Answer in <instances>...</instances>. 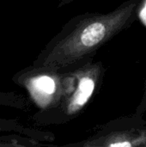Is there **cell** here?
<instances>
[{
  "label": "cell",
  "instance_id": "277c9868",
  "mask_svg": "<svg viewBox=\"0 0 146 147\" xmlns=\"http://www.w3.org/2000/svg\"><path fill=\"white\" fill-rule=\"evenodd\" d=\"M48 68V73L35 76L28 83L32 96L42 108L59 104L63 94V73L58 72L59 69Z\"/></svg>",
  "mask_w": 146,
  "mask_h": 147
},
{
  "label": "cell",
  "instance_id": "7a4b0ae2",
  "mask_svg": "<svg viewBox=\"0 0 146 147\" xmlns=\"http://www.w3.org/2000/svg\"><path fill=\"white\" fill-rule=\"evenodd\" d=\"M104 73L103 65L90 59L63 73V94L59 104L66 117H74L84 109L97 91Z\"/></svg>",
  "mask_w": 146,
  "mask_h": 147
},
{
  "label": "cell",
  "instance_id": "5b68a950",
  "mask_svg": "<svg viewBox=\"0 0 146 147\" xmlns=\"http://www.w3.org/2000/svg\"><path fill=\"white\" fill-rule=\"evenodd\" d=\"M146 112V77H145V82L144 84V90H143V95L141 97L140 102H139V105L137 106V109L135 110V115L139 116V117H143V115H145Z\"/></svg>",
  "mask_w": 146,
  "mask_h": 147
},
{
  "label": "cell",
  "instance_id": "8992f818",
  "mask_svg": "<svg viewBox=\"0 0 146 147\" xmlns=\"http://www.w3.org/2000/svg\"><path fill=\"white\" fill-rule=\"evenodd\" d=\"M75 1H79V0H61V3L63 4H65V3L67 4V3H71Z\"/></svg>",
  "mask_w": 146,
  "mask_h": 147
},
{
  "label": "cell",
  "instance_id": "52a82bcc",
  "mask_svg": "<svg viewBox=\"0 0 146 147\" xmlns=\"http://www.w3.org/2000/svg\"><path fill=\"white\" fill-rule=\"evenodd\" d=\"M144 147H146V141H145V146Z\"/></svg>",
  "mask_w": 146,
  "mask_h": 147
},
{
  "label": "cell",
  "instance_id": "3957f363",
  "mask_svg": "<svg viewBox=\"0 0 146 147\" xmlns=\"http://www.w3.org/2000/svg\"><path fill=\"white\" fill-rule=\"evenodd\" d=\"M146 141V122L135 114L109 121L89 139L72 145L83 147H139Z\"/></svg>",
  "mask_w": 146,
  "mask_h": 147
},
{
  "label": "cell",
  "instance_id": "6da1fadb",
  "mask_svg": "<svg viewBox=\"0 0 146 147\" xmlns=\"http://www.w3.org/2000/svg\"><path fill=\"white\" fill-rule=\"evenodd\" d=\"M144 0H127L108 13L88 12L69 20L50 43L43 67L56 69L77 65L96 53L137 19Z\"/></svg>",
  "mask_w": 146,
  "mask_h": 147
}]
</instances>
